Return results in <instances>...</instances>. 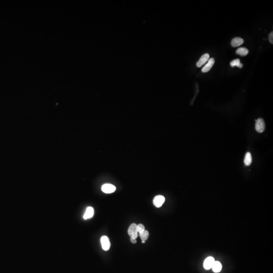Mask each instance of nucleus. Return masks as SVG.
<instances>
[{"mask_svg":"<svg viewBox=\"0 0 273 273\" xmlns=\"http://www.w3.org/2000/svg\"><path fill=\"white\" fill-rule=\"evenodd\" d=\"M165 201V198L162 195H157L155 196L153 199L154 205L156 207H160L164 203Z\"/></svg>","mask_w":273,"mask_h":273,"instance_id":"5","label":"nucleus"},{"mask_svg":"<svg viewBox=\"0 0 273 273\" xmlns=\"http://www.w3.org/2000/svg\"><path fill=\"white\" fill-rule=\"evenodd\" d=\"M142 243H145V241H142Z\"/></svg>","mask_w":273,"mask_h":273,"instance_id":"19","label":"nucleus"},{"mask_svg":"<svg viewBox=\"0 0 273 273\" xmlns=\"http://www.w3.org/2000/svg\"><path fill=\"white\" fill-rule=\"evenodd\" d=\"M149 232L146 230H144L142 233H140V236L141 239H142V241L147 240L149 237Z\"/></svg>","mask_w":273,"mask_h":273,"instance_id":"15","label":"nucleus"},{"mask_svg":"<svg viewBox=\"0 0 273 273\" xmlns=\"http://www.w3.org/2000/svg\"><path fill=\"white\" fill-rule=\"evenodd\" d=\"M269 40H270V42L271 43V44H273V31H272L271 33L270 34V35H269Z\"/></svg>","mask_w":273,"mask_h":273,"instance_id":"17","label":"nucleus"},{"mask_svg":"<svg viewBox=\"0 0 273 273\" xmlns=\"http://www.w3.org/2000/svg\"><path fill=\"white\" fill-rule=\"evenodd\" d=\"M131 242L133 243V244H136V243H137L136 239H134V238H131Z\"/></svg>","mask_w":273,"mask_h":273,"instance_id":"18","label":"nucleus"},{"mask_svg":"<svg viewBox=\"0 0 273 273\" xmlns=\"http://www.w3.org/2000/svg\"><path fill=\"white\" fill-rule=\"evenodd\" d=\"M212 268L215 273H218L221 270L222 265L220 262L215 261Z\"/></svg>","mask_w":273,"mask_h":273,"instance_id":"11","label":"nucleus"},{"mask_svg":"<svg viewBox=\"0 0 273 273\" xmlns=\"http://www.w3.org/2000/svg\"><path fill=\"white\" fill-rule=\"evenodd\" d=\"M137 229L138 232L139 233H142V232L145 230V227L142 224H139L137 226Z\"/></svg>","mask_w":273,"mask_h":273,"instance_id":"16","label":"nucleus"},{"mask_svg":"<svg viewBox=\"0 0 273 273\" xmlns=\"http://www.w3.org/2000/svg\"><path fill=\"white\" fill-rule=\"evenodd\" d=\"M102 191L106 194H110L113 193L115 191L116 188L114 185L109 184H106L102 186Z\"/></svg>","mask_w":273,"mask_h":273,"instance_id":"4","label":"nucleus"},{"mask_svg":"<svg viewBox=\"0 0 273 273\" xmlns=\"http://www.w3.org/2000/svg\"><path fill=\"white\" fill-rule=\"evenodd\" d=\"M266 125L265 121L262 118H259L255 123V129L259 133H263L265 131Z\"/></svg>","mask_w":273,"mask_h":273,"instance_id":"1","label":"nucleus"},{"mask_svg":"<svg viewBox=\"0 0 273 273\" xmlns=\"http://www.w3.org/2000/svg\"><path fill=\"white\" fill-rule=\"evenodd\" d=\"M236 53L241 56H245L249 53V51L246 48H239L236 51Z\"/></svg>","mask_w":273,"mask_h":273,"instance_id":"12","label":"nucleus"},{"mask_svg":"<svg viewBox=\"0 0 273 273\" xmlns=\"http://www.w3.org/2000/svg\"><path fill=\"white\" fill-rule=\"evenodd\" d=\"M94 213V209H93L92 207H88L87 209H86L85 213L84 215V218L85 220H87V219H89V218H91L93 216Z\"/></svg>","mask_w":273,"mask_h":273,"instance_id":"10","label":"nucleus"},{"mask_svg":"<svg viewBox=\"0 0 273 273\" xmlns=\"http://www.w3.org/2000/svg\"><path fill=\"white\" fill-rule=\"evenodd\" d=\"M230 65L231 67H237L239 68H241L243 67V64L242 63H240V60L239 59H236L235 60H233L232 61L230 62Z\"/></svg>","mask_w":273,"mask_h":273,"instance_id":"14","label":"nucleus"},{"mask_svg":"<svg viewBox=\"0 0 273 273\" xmlns=\"http://www.w3.org/2000/svg\"><path fill=\"white\" fill-rule=\"evenodd\" d=\"M244 43L243 39L241 37H236L232 39L231 41V45L233 47H239L242 45Z\"/></svg>","mask_w":273,"mask_h":273,"instance_id":"9","label":"nucleus"},{"mask_svg":"<svg viewBox=\"0 0 273 273\" xmlns=\"http://www.w3.org/2000/svg\"><path fill=\"white\" fill-rule=\"evenodd\" d=\"M215 262V259L213 257H207L205 259V261L204 262V268L206 270H209L212 268Z\"/></svg>","mask_w":273,"mask_h":273,"instance_id":"6","label":"nucleus"},{"mask_svg":"<svg viewBox=\"0 0 273 273\" xmlns=\"http://www.w3.org/2000/svg\"><path fill=\"white\" fill-rule=\"evenodd\" d=\"M101 243L104 251H108L110 247V242L108 237L106 236H102L101 238Z\"/></svg>","mask_w":273,"mask_h":273,"instance_id":"3","label":"nucleus"},{"mask_svg":"<svg viewBox=\"0 0 273 273\" xmlns=\"http://www.w3.org/2000/svg\"><path fill=\"white\" fill-rule=\"evenodd\" d=\"M215 59L213 58L209 59V61L207 62L206 64L202 68V71L203 73H207L209 71L212 69V67H213V65L215 64Z\"/></svg>","mask_w":273,"mask_h":273,"instance_id":"8","label":"nucleus"},{"mask_svg":"<svg viewBox=\"0 0 273 273\" xmlns=\"http://www.w3.org/2000/svg\"><path fill=\"white\" fill-rule=\"evenodd\" d=\"M137 225L136 224L133 223L129 226L128 229V234L131 238L136 239L138 237V231L137 229Z\"/></svg>","mask_w":273,"mask_h":273,"instance_id":"2","label":"nucleus"},{"mask_svg":"<svg viewBox=\"0 0 273 273\" xmlns=\"http://www.w3.org/2000/svg\"><path fill=\"white\" fill-rule=\"evenodd\" d=\"M209 58V54H204L201 57L199 61L197 62L196 65L198 67H200L203 65L204 64Z\"/></svg>","mask_w":273,"mask_h":273,"instance_id":"7","label":"nucleus"},{"mask_svg":"<svg viewBox=\"0 0 273 273\" xmlns=\"http://www.w3.org/2000/svg\"><path fill=\"white\" fill-rule=\"evenodd\" d=\"M252 162V156L250 152H247L246 153L244 158V163L246 165L249 166Z\"/></svg>","mask_w":273,"mask_h":273,"instance_id":"13","label":"nucleus"}]
</instances>
